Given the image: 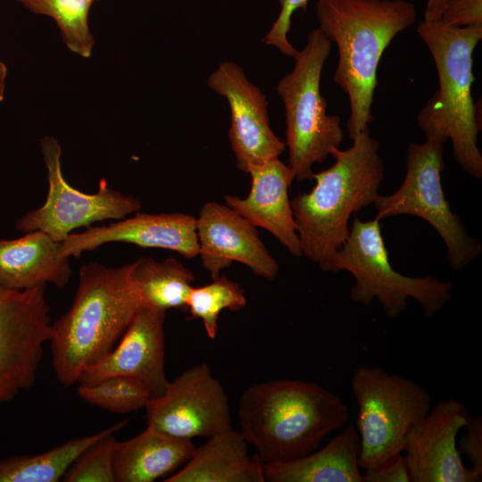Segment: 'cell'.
<instances>
[{
    "instance_id": "cell-1",
    "label": "cell",
    "mask_w": 482,
    "mask_h": 482,
    "mask_svg": "<svg viewBox=\"0 0 482 482\" xmlns=\"http://www.w3.org/2000/svg\"><path fill=\"white\" fill-rule=\"evenodd\" d=\"M316 14L319 29L337 46L334 81L349 100L346 128L353 140L374 120L381 56L416 21L417 9L407 0H316Z\"/></svg>"
},
{
    "instance_id": "cell-2",
    "label": "cell",
    "mask_w": 482,
    "mask_h": 482,
    "mask_svg": "<svg viewBox=\"0 0 482 482\" xmlns=\"http://www.w3.org/2000/svg\"><path fill=\"white\" fill-rule=\"evenodd\" d=\"M348 420L349 408L340 396L301 379L252 385L238 405L239 431L263 463L287 461L312 453Z\"/></svg>"
},
{
    "instance_id": "cell-3",
    "label": "cell",
    "mask_w": 482,
    "mask_h": 482,
    "mask_svg": "<svg viewBox=\"0 0 482 482\" xmlns=\"http://www.w3.org/2000/svg\"><path fill=\"white\" fill-rule=\"evenodd\" d=\"M132 266L92 262L80 268L71 306L51 325L52 364L64 386L78 383L85 368L113 349L142 307L131 278Z\"/></svg>"
},
{
    "instance_id": "cell-4",
    "label": "cell",
    "mask_w": 482,
    "mask_h": 482,
    "mask_svg": "<svg viewBox=\"0 0 482 482\" xmlns=\"http://www.w3.org/2000/svg\"><path fill=\"white\" fill-rule=\"evenodd\" d=\"M330 155L334 163L314 173L313 188L291 200L303 255L323 270L346 241L352 214L378 196L385 170L379 144L369 128L353 139L351 147L333 148Z\"/></svg>"
},
{
    "instance_id": "cell-5",
    "label": "cell",
    "mask_w": 482,
    "mask_h": 482,
    "mask_svg": "<svg viewBox=\"0 0 482 482\" xmlns=\"http://www.w3.org/2000/svg\"><path fill=\"white\" fill-rule=\"evenodd\" d=\"M417 33L432 55L439 81V88L417 115L418 126L427 139L441 144L450 139L456 162L469 175L481 179V119L471 89L473 53L482 39V27L455 28L423 21Z\"/></svg>"
},
{
    "instance_id": "cell-6",
    "label": "cell",
    "mask_w": 482,
    "mask_h": 482,
    "mask_svg": "<svg viewBox=\"0 0 482 482\" xmlns=\"http://www.w3.org/2000/svg\"><path fill=\"white\" fill-rule=\"evenodd\" d=\"M331 48V41L319 28L309 31L305 46L294 58L293 70L277 85L285 108L288 165L298 180L313 179L312 166L324 162L344 141L340 117L327 112L320 93L321 72Z\"/></svg>"
},
{
    "instance_id": "cell-7",
    "label": "cell",
    "mask_w": 482,
    "mask_h": 482,
    "mask_svg": "<svg viewBox=\"0 0 482 482\" xmlns=\"http://www.w3.org/2000/svg\"><path fill=\"white\" fill-rule=\"evenodd\" d=\"M346 270L354 278L349 292L353 302L369 305L377 299L391 319L408 308L410 297L418 301L428 318L452 299V281H441L430 275L404 276L392 267L379 220L376 219L362 221L354 216L346 241L325 270Z\"/></svg>"
},
{
    "instance_id": "cell-8",
    "label": "cell",
    "mask_w": 482,
    "mask_h": 482,
    "mask_svg": "<svg viewBox=\"0 0 482 482\" xmlns=\"http://www.w3.org/2000/svg\"><path fill=\"white\" fill-rule=\"evenodd\" d=\"M351 389L358 405L355 428L362 470L403 453L410 433L431 409L426 387L380 366H358Z\"/></svg>"
},
{
    "instance_id": "cell-9",
    "label": "cell",
    "mask_w": 482,
    "mask_h": 482,
    "mask_svg": "<svg viewBox=\"0 0 482 482\" xmlns=\"http://www.w3.org/2000/svg\"><path fill=\"white\" fill-rule=\"evenodd\" d=\"M445 167L443 144L431 139L422 144L411 143L406 152L404 179L392 195H378L373 202L375 219L397 215L421 218L445 242L450 266L461 270L480 255L482 246L451 210L441 183Z\"/></svg>"
},
{
    "instance_id": "cell-10",
    "label": "cell",
    "mask_w": 482,
    "mask_h": 482,
    "mask_svg": "<svg viewBox=\"0 0 482 482\" xmlns=\"http://www.w3.org/2000/svg\"><path fill=\"white\" fill-rule=\"evenodd\" d=\"M40 146L47 169V196L42 206L16 220L17 230H41L61 243L78 228L104 220H120L141 209L137 198L112 189L105 179L100 181L95 194L72 187L62 175L58 141L46 136L41 139Z\"/></svg>"
},
{
    "instance_id": "cell-11",
    "label": "cell",
    "mask_w": 482,
    "mask_h": 482,
    "mask_svg": "<svg viewBox=\"0 0 482 482\" xmlns=\"http://www.w3.org/2000/svg\"><path fill=\"white\" fill-rule=\"evenodd\" d=\"M46 286L25 290L0 283V405L30 388L51 337Z\"/></svg>"
},
{
    "instance_id": "cell-12",
    "label": "cell",
    "mask_w": 482,
    "mask_h": 482,
    "mask_svg": "<svg viewBox=\"0 0 482 482\" xmlns=\"http://www.w3.org/2000/svg\"><path fill=\"white\" fill-rule=\"evenodd\" d=\"M148 428L186 440L210 437L232 428L229 398L206 363L195 365L146 405Z\"/></svg>"
},
{
    "instance_id": "cell-13",
    "label": "cell",
    "mask_w": 482,
    "mask_h": 482,
    "mask_svg": "<svg viewBox=\"0 0 482 482\" xmlns=\"http://www.w3.org/2000/svg\"><path fill=\"white\" fill-rule=\"evenodd\" d=\"M207 85L229 103V138L237 168L246 172L250 165L278 158L286 143L271 129L265 96L247 79L243 69L234 62H222Z\"/></svg>"
},
{
    "instance_id": "cell-14",
    "label": "cell",
    "mask_w": 482,
    "mask_h": 482,
    "mask_svg": "<svg viewBox=\"0 0 482 482\" xmlns=\"http://www.w3.org/2000/svg\"><path fill=\"white\" fill-rule=\"evenodd\" d=\"M470 413L449 398L431 407L410 433L404 458L411 482H478L482 478L461 461L457 440Z\"/></svg>"
},
{
    "instance_id": "cell-15",
    "label": "cell",
    "mask_w": 482,
    "mask_h": 482,
    "mask_svg": "<svg viewBox=\"0 0 482 482\" xmlns=\"http://www.w3.org/2000/svg\"><path fill=\"white\" fill-rule=\"evenodd\" d=\"M196 236L198 256L212 278L233 262L266 279H274L279 272L256 227L226 204L207 202L202 206L196 218Z\"/></svg>"
},
{
    "instance_id": "cell-16",
    "label": "cell",
    "mask_w": 482,
    "mask_h": 482,
    "mask_svg": "<svg viewBox=\"0 0 482 482\" xmlns=\"http://www.w3.org/2000/svg\"><path fill=\"white\" fill-rule=\"evenodd\" d=\"M165 315L166 312L141 307L119 344L102 360L85 368L78 383L124 376L143 382L152 398L162 395L169 383L164 369Z\"/></svg>"
},
{
    "instance_id": "cell-17",
    "label": "cell",
    "mask_w": 482,
    "mask_h": 482,
    "mask_svg": "<svg viewBox=\"0 0 482 482\" xmlns=\"http://www.w3.org/2000/svg\"><path fill=\"white\" fill-rule=\"evenodd\" d=\"M128 243L143 248H160L176 252L185 258L198 255L196 218L183 212L142 213L99 227H87L78 234H70L61 242L60 253L79 257L102 245Z\"/></svg>"
},
{
    "instance_id": "cell-18",
    "label": "cell",
    "mask_w": 482,
    "mask_h": 482,
    "mask_svg": "<svg viewBox=\"0 0 482 482\" xmlns=\"http://www.w3.org/2000/svg\"><path fill=\"white\" fill-rule=\"evenodd\" d=\"M252 179L247 196L227 195L225 204L253 226L273 235L289 253L303 256V246L295 221L288 189L295 175L288 164L278 158L250 165L246 170Z\"/></svg>"
},
{
    "instance_id": "cell-19",
    "label": "cell",
    "mask_w": 482,
    "mask_h": 482,
    "mask_svg": "<svg viewBox=\"0 0 482 482\" xmlns=\"http://www.w3.org/2000/svg\"><path fill=\"white\" fill-rule=\"evenodd\" d=\"M61 243L41 230L14 239H0V283L25 290L52 284L65 287L71 278L70 257L60 253Z\"/></svg>"
},
{
    "instance_id": "cell-20",
    "label": "cell",
    "mask_w": 482,
    "mask_h": 482,
    "mask_svg": "<svg viewBox=\"0 0 482 482\" xmlns=\"http://www.w3.org/2000/svg\"><path fill=\"white\" fill-rule=\"evenodd\" d=\"M248 443L233 428L215 434L198 448L184 467L165 482H264L263 462L251 455Z\"/></svg>"
},
{
    "instance_id": "cell-21",
    "label": "cell",
    "mask_w": 482,
    "mask_h": 482,
    "mask_svg": "<svg viewBox=\"0 0 482 482\" xmlns=\"http://www.w3.org/2000/svg\"><path fill=\"white\" fill-rule=\"evenodd\" d=\"M323 447L300 458L263 463L270 482H362L360 439L353 424L345 425Z\"/></svg>"
},
{
    "instance_id": "cell-22",
    "label": "cell",
    "mask_w": 482,
    "mask_h": 482,
    "mask_svg": "<svg viewBox=\"0 0 482 482\" xmlns=\"http://www.w3.org/2000/svg\"><path fill=\"white\" fill-rule=\"evenodd\" d=\"M192 440L179 439L148 427L137 436L114 444L115 482H152L186 463L194 453Z\"/></svg>"
},
{
    "instance_id": "cell-23",
    "label": "cell",
    "mask_w": 482,
    "mask_h": 482,
    "mask_svg": "<svg viewBox=\"0 0 482 482\" xmlns=\"http://www.w3.org/2000/svg\"><path fill=\"white\" fill-rule=\"evenodd\" d=\"M131 278L142 307L166 312H187V300L193 287L192 270L175 258L156 261L143 257L133 262Z\"/></svg>"
},
{
    "instance_id": "cell-24",
    "label": "cell",
    "mask_w": 482,
    "mask_h": 482,
    "mask_svg": "<svg viewBox=\"0 0 482 482\" xmlns=\"http://www.w3.org/2000/svg\"><path fill=\"white\" fill-rule=\"evenodd\" d=\"M128 420L95 434L73 438L35 455H18L0 460V482H57L89 446L104 436L120 430Z\"/></svg>"
},
{
    "instance_id": "cell-25",
    "label": "cell",
    "mask_w": 482,
    "mask_h": 482,
    "mask_svg": "<svg viewBox=\"0 0 482 482\" xmlns=\"http://www.w3.org/2000/svg\"><path fill=\"white\" fill-rule=\"evenodd\" d=\"M36 14L55 21L68 48L85 58L91 56L95 38L88 27L91 5L97 0H17Z\"/></svg>"
},
{
    "instance_id": "cell-26",
    "label": "cell",
    "mask_w": 482,
    "mask_h": 482,
    "mask_svg": "<svg viewBox=\"0 0 482 482\" xmlns=\"http://www.w3.org/2000/svg\"><path fill=\"white\" fill-rule=\"evenodd\" d=\"M246 305V297L241 286L224 275L209 284L193 287L187 300L189 319H200L209 338L217 336L218 320L223 310L237 312Z\"/></svg>"
},
{
    "instance_id": "cell-27",
    "label": "cell",
    "mask_w": 482,
    "mask_h": 482,
    "mask_svg": "<svg viewBox=\"0 0 482 482\" xmlns=\"http://www.w3.org/2000/svg\"><path fill=\"white\" fill-rule=\"evenodd\" d=\"M77 392L83 401L113 413H128L145 408L152 398L143 382L124 376L79 384Z\"/></svg>"
},
{
    "instance_id": "cell-28",
    "label": "cell",
    "mask_w": 482,
    "mask_h": 482,
    "mask_svg": "<svg viewBox=\"0 0 482 482\" xmlns=\"http://www.w3.org/2000/svg\"><path fill=\"white\" fill-rule=\"evenodd\" d=\"M114 432L109 433L85 450L66 471V482H115L113 472Z\"/></svg>"
},
{
    "instance_id": "cell-29",
    "label": "cell",
    "mask_w": 482,
    "mask_h": 482,
    "mask_svg": "<svg viewBox=\"0 0 482 482\" xmlns=\"http://www.w3.org/2000/svg\"><path fill=\"white\" fill-rule=\"evenodd\" d=\"M280 12L269 32L262 38L263 43L275 46L281 54L295 58L298 51L288 41L293 14L299 9L305 10L308 0H278Z\"/></svg>"
},
{
    "instance_id": "cell-30",
    "label": "cell",
    "mask_w": 482,
    "mask_h": 482,
    "mask_svg": "<svg viewBox=\"0 0 482 482\" xmlns=\"http://www.w3.org/2000/svg\"><path fill=\"white\" fill-rule=\"evenodd\" d=\"M436 21L455 28L482 27V0H448Z\"/></svg>"
},
{
    "instance_id": "cell-31",
    "label": "cell",
    "mask_w": 482,
    "mask_h": 482,
    "mask_svg": "<svg viewBox=\"0 0 482 482\" xmlns=\"http://www.w3.org/2000/svg\"><path fill=\"white\" fill-rule=\"evenodd\" d=\"M464 428L457 440L458 449L470 461V468L482 478V416L470 415Z\"/></svg>"
},
{
    "instance_id": "cell-32",
    "label": "cell",
    "mask_w": 482,
    "mask_h": 482,
    "mask_svg": "<svg viewBox=\"0 0 482 482\" xmlns=\"http://www.w3.org/2000/svg\"><path fill=\"white\" fill-rule=\"evenodd\" d=\"M363 470L362 482H411L403 453Z\"/></svg>"
},
{
    "instance_id": "cell-33",
    "label": "cell",
    "mask_w": 482,
    "mask_h": 482,
    "mask_svg": "<svg viewBox=\"0 0 482 482\" xmlns=\"http://www.w3.org/2000/svg\"><path fill=\"white\" fill-rule=\"evenodd\" d=\"M448 0H428L424 10L425 21H438Z\"/></svg>"
},
{
    "instance_id": "cell-34",
    "label": "cell",
    "mask_w": 482,
    "mask_h": 482,
    "mask_svg": "<svg viewBox=\"0 0 482 482\" xmlns=\"http://www.w3.org/2000/svg\"><path fill=\"white\" fill-rule=\"evenodd\" d=\"M7 76V67L0 61V102L4 99L5 79Z\"/></svg>"
}]
</instances>
